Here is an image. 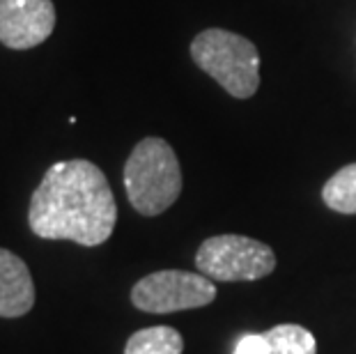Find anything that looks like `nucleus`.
<instances>
[{
	"mask_svg": "<svg viewBox=\"0 0 356 354\" xmlns=\"http://www.w3.org/2000/svg\"><path fill=\"white\" fill-rule=\"evenodd\" d=\"M216 297V285L204 274H191L181 269H163L140 278L131 290L136 308L145 313H175L191 311L211 304Z\"/></svg>",
	"mask_w": 356,
	"mask_h": 354,
	"instance_id": "39448f33",
	"label": "nucleus"
},
{
	"mask_svg": "<svg viewBox=\"0 0 356 354\" xmlns=\"http://www.w3.org/2000/svg\"><path fill=\"white\" fill-rule=\"evenodd\" d=\"M195 267L211 281H257L276 269L274 251L251 237L218 235L200 244Z\"/></svg>",
	"mask_w": 356,
	"mask_h": 354,
	"instance_id": "20e7f679",
	"label": "nucleus"
},
{
	"mask_svg": "<svg viewBox=\"0 0 356 354\" xmlns=\"http://www.w3.org/2000/svg\"><path fill=\"white\" fill-rule=\"evenodd\" d=\"M56 28L51 0H0V44L28 51L44 44Z\"/></svg>",
	"mask_w": 356,
	"mask_h": 354,
	"instance_id": "423d86ee",
	"label": "nucleus"
},
{
	"mask_svg": "<svg viewBox=\"0 0 356 354\" xmlns=\"http://www.w3.org/2000/svg\"><path fill=\"white\" fill-rule=\"evenodd\" d=\"M35 306V283L17 253L0 248V318H21Z\"/></svg>",
	"mask_w": 356,
	"mask_h": 354,
	"instance_id": "0eeeda50",
	"label": "nucleus"
},
{
	"mask_svg": "<svg viewBox=\"0 0 356 354\" xmlns=\"http://www.w3.org/2000/svg\"><path fill=\"white\" fill-rule=\"evenodd\" d=\"M232 354H317V341L306 327L278 325L264 334L239 336Z\"/></svg>",
	"mask_w": 356,
	"mask_h": 354,
	"instance_id": "6e6552de",
	"label": "nucleus"
},
{
	"mask_svg": "<svg viewBox=\"0 0 356 354\" xmlns=\"http://www.w3.org/2000/svg\"><path fill=\"white\" fill-rule=\"evenodd\" d=\"M124 189L138 214L165 212L181 193V168L175 150L163 138H143L124 163Z\"/></svg>",
	"mask_w": 356,
	"mask_h": 354,
	"instance_id": "f03ea898",
	"label": "nucleus"
},
{
	"mask_svg": "<svg viewBox=\"0 0 356 354\" xmlns=\"http://www.w3.org/2000/svg\"><path fill=\"white\" fill-rule=\"evenodd\" d=\"M322 200L333 212L356 214V163L345 166L322 189Z\"/></svg>",
	"mask_w": 356,
	"mask_h": 354,
	"instance_id": "9d476101",
	"label": "nucleus"
},
{
	"mask_svg": "<svg viewBox=\"0 0 356 354\" xmlns=\"http://www.w3.org/2000/svg\"><path fill=\"white\" fill-rule=\"evenodd\" d=\"M184 338L172 327L140 329L127 341L124 354H181Z\"/></svg>",
	"mask_w": 356,
	"mask_h": 354,
	"instance_id": "1a4fd4ad",
	"label": "nucleus"
},
{
	"mask_svg": "<svg viewBox=\"0 0 356 354\" xmlns=\"http://www.w3.org/2000/svg\"><path fill=\"white\" fill-rule=\"evenodd\" d=\"M191 58L237 99H248L260 88V54L251 40L237 33L221 28L202 30L191 42Z\"/></svg>",
	"mask_w": 356,
	"mask_h": 354,
	"instance_id": "7ed1b4c3",
	"label": "nucleus"
},
{
	"mask_svg": "<svg viewBox=\"0 0 356 354\" xmlns=\"http://www.w3.org/2000/svg\"><path fill=\"white\" fill-rule=\"evenodd\" d=\"M118 221L115 195L102 168L92 161H58L33 191L28 225L42 239H67L81 246H99Z\"/></svg>",
	"mask_w": 356,
	"mask_h": 354,
	"instance_id": "f257e3e1",
	"label": "nucleus"
}]
</instances>
